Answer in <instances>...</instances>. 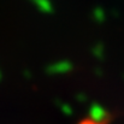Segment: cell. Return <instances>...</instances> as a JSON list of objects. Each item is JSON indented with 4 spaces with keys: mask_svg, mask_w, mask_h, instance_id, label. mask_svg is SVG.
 Here are the masks:
<instances>
[{
    "mask_svg": "<svg viewBox=\"0 0 124 124\" xmlns=\"http://www.w3.org/2000/svg\"><path fill=\"white\" fill-rule=\"evenodd\" d=\"M80 124H102V123H99V122H96L94 119H84Z\"/></svg>",
    "mask_w": 124,
    "mask_h": 124,
    "instance_id": "obj_1",
    "label": "cell"
}]
</instances>
